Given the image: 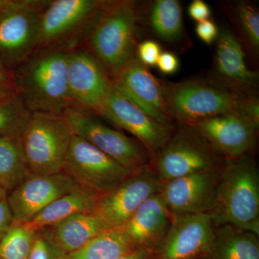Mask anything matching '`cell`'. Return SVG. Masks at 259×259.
Returning <instances> with one entry per match:
<instances>
[{"mask_svg": "<svg viewBox=\"0 0 259 259\" xmlns=\"http://www.w3.org/2000/svg\"><path fill=\"white\" fill-rule=\"evenodd\" d=\"M112 83L153 118L166 125H175L167 106V84L158 79L137 58L120 71Z\"/></svg>", "mask_w": 259, "mask_h": 259, "instance_id": "16", "label": "cell"}, {"mask_svg": "<svg viewBox=\"0 0 259 259\" xmlns=\"http://www.w3.org/2000/svg\"><path fill=\"white\" fill-rule=\"evenodd\" d=\"M98 115L136 137L147 149L151 160L166 144L175 127L153 118L112 84Z\"/></svg>", "mask_w": 259, "mask_h": 259, "instance_id": "12", "label": "cell"}, {"mask_svg": "<svg viewBox=\"0 0 259 259\" xmlns=\"http://www.w3.org/2000/svg\"><path fill=\"white\" fill-rule=\"evenodd\" d=\"M226 161L194 126L175 124L171 136L153 156L151 165L164 183L192 174L219 169Z\"/></svg>", "mask_w": 259, "mask_h": 259, "instance_id": "6", "label": "cell"}, {"mask_svg": "<svg viewBox=\"0 0 259 259\" xmlns=\"http://www.w3.org/2000/svg\"><path fill=\"white\" fill-rule=\"evenodd\" d=\"M135 249L122 228H109L68 254L66 259H119Z\"/></svg>", "mask_w": 259, "mask_h": 259, "instance_id": "25", "label": "cell"}, {"mask_svg": "<svg viewBox=\"0 0 259 259\" xmlns=\"http://www.w3.org/2000/svg\"><path fill=\"white\" fill-rule=\"evenodd\" d=\"M63 171L98 197L110 193L134 172L74 134Z\"/></svg>", "mask_w": 259, "mask_h": 259, "instance_id": "9", "label": "cell"}, {"mask_svg": "<svg viewBox=\"0 0 259 259\" xmlns=\"http://www.w3.org/2000/svg\"><path fill=\"white\" fill-rule=\"evenodd\" d=\"M8 0H0V15L3 13L5 7L8 4Z\"/></svg>", "mask_w": 259, "mask_h": 259, "instance_id": "41", "label": "cell"}, {"mask_svg": "<svg viewBox=\"0 0 259 259\" xmlns=\"http://www.w3.org/2000/svg\"><path fill=\"white\" fill-rule=\"evenodd\" d=\"M212 14L210 8L202 0H194L188 7V15L197 23L208 20Z\"/></svg>", "mask_w": 259, "mask_h": 259, "instance_id": "35", "label": "cell"}, {"mask_svg": "<svg viewBox=\"0 0 259 259\" xmlns=\"http://www.w3.org/2000/svg\"><path fill=\"white\" fill-rule=\"evenodd\" d=\"M209 213L173 214L166 236L153 259H199L206 256L214 239Z\"/></svg>", "mask_w": 259, "mask_h": 259, "instance_id": "14", "label": "cell"}, {"mask_svg": "<svg viewBox=\"0 0 259 259\" xmlns=\"http://www.w3.org/2000/svg\"><path fill=\"white\" fill-rule=\"evenodd\" d=\"M99 198L91 192L77 189L56 199L24 224L36 231L54 226L76 213L93 212Z\"/></svg>", "mask_w": 259, "mask_h": 259, "instance_id": "24", "label": "cell"}, {"mask_svg": "<svg viewBox=\"0 0 259 259\" xmlns=\"http://www.w3.org/2000/svg\"><path fill=\"white\" fill-rule=\"evenodd\" d=\"M164 183L151 163L136 170L110 193L100 197L94 209L108 228H120L147 199L161 192Z\"/></svg>", "mask_w": 259, "mask_h": 259, "instance_id": "11", "label": "cell"}, {"mask_svg": "<svg viewBox=\"0 0 259 259\" xmlns=\"http://www.w3.org/2000/svg\"><path fill=\"white\" fill-rule=\"evenodd\" d=\"M107 1H45L40 14L38 49L70 51L86 40Z\"/></svg>", "mask_w": 259, "mask_h": 259, "instance_id": "7", "label": "cell"}, {"mask_svg": "<svg viewBox=\"0 0 259 259\" xmlns=\"http://www.w3.org/2000/svg\"><path fill=\"white\" fill-rule=\"evenodd\" d=\"M156 66L163 74H174L177 72L180 68V60L175 53L166 51L161 53Z\"/></svg>", "mask_w": 259, "mask_h": 259, "instance_id": "34", "label": "cell"}, {"mask_svg": "<svg viewBox=\"0 0 259 259\" xmlns=\"http://www.w3.org/2000/svg\"><path fill=\"white\" fill-rule=\"evenodd\" d=\"M44 229L65 253L69 254L109 228L97 214L80 212Z\"/></svg>", "mask_w": 259, "mask_h": 259, "instance_id": "22", "label": "cell"}, {"mask_svg": "<svg viewBox=\"0 0 259 259\" xmlns=\"http://www.w3.org/2000/svg\"><path fill=\"white\" fill-rule=\"evenodd\" d=\"M172 219L173 214L160 192L147 199L120 228L127 233L136 248L155 251L166 236Z\"/></svg>", "mask_w": 259, "mask_h": 259, "instance_id": "21", "label": "cell"}, {"mask_svg": "<svg viewBox=\"0 0 259 259\" xmlns=\"http://www.w3.org/2000/svg\"><path fill=\"white\" fill-rule=\"evenodd\" d=\"M80 188L64 171L46 176L30 175L8 194L15 223H27L56 199Z\"/></svg>", "mask_w": 259, "mask_h": 259, "instance_id": "15", "label": "cell"}, {"mask_svg": "<svg viewBox=\"0 0 259 259\" xmlns=\"http://www.w3.org/2000/svg\"><path fill=\"white\" fill-rule=\"evenodd\" d=\"M14 218L7 198L0 201V241L14 223Z\"/></svg>", "mask_w": 259, "mask_h": 259, "instance_id": "36", "label": "cell"}, {"mask_svg": "<svg viewBox=\"0 0 259 259\" xmlns=\"http://www.w3.org/2000/svg\"><path fill=\"white\" fill-rule=\"evenodd\" d=\"M74 133L64 114L31 113L21 137L30 175L63 171Z\"/></svg>", "mask_w": 259, "mask_h": 259, "instance_id": "5", "label": "cell"}, {"mask_svg": "<svg viewBox=\"0 0 259 259\" xmlns=\"http://www.w3.org/2000/svg\"><path fill=\"white\" fill-rule=\"evenodd\" d=\"M191 125L226 160L250 154L256 144L258 130L237 112L215 116Z\"/></svg>", "mask_w": 259, "mask_h": 259, "instance_id": "18", "label": "cell"}, {"mask_svg": "<svg viewBox=\"0 0 259 259\" xmlns=\"http://www.w3.org/2000/svg\"><path fill=\"white\" fill-rule=\"evenodd\" d=\"M161 44L148 39L139 42L136 50V58L146 67H155L162 53Z\"/></svg>", "mask_w": 259, "mask_h": 259, "instance_id": "31", "label": "cell"}, {"mask_svg": "<svg viewBox=\"0 0 259 259\" xmlns=\"http://www.w3.org/2000/svg\"><path fill=\"white\" fill-rule=\"evenodd\" d=\"M0 88L10 93H15L13 74L0 61Z\"/></svg>", "mask_w": 259, "mask_h": 259, "instance_id": "37", "label": "cell"}, {"mask_svg": "<svg viewBox=\"0 0 259 259\" xmlns=\"http://www.w3.org/2000/svg\"><path fill=\"white\" fill-rule=\"evenodd\" d=\"M246 93L215 78L167 84L166 102L175 124L193 125L215 116L237 112Z\"/></svg>", "mask_w": 259, "mask_h": 259, "instance_id": "4", "label": "cell"}, {"mask_svg": "<svg viewBox=\"0 0 259 259\" xmlns=\"http://www.w3.org/2000/svg\"><path fill=\"white\" fill-rule=\"evenodd\" d=\"M31 113L20 97L11 94L0 101V137H22Z\"/></svg>", "mask_w": 259, "mask_h": 259, "instance_id": "28", "label": "cell"}, {"mask_svg": "<svg viewBox=\"0 0 259 259\" xmlns=\"http://www.w3.org/2000/svg\"><path fill=\"white\" fill-rule=\"evenodd\" d=\"M11 94L13 93H10L9 92L5 90L4 89L0 88V101H1V100H4V99L9 96V95H11Z\"/></svg>", "mask_w": 259, "mask_h": 259, "instance_id": "39", "label": "cell"}, {"mask_svg": "<svg viewBox=\"0 0 259 259\" xmlns=\"http://www.w3.org/2000/svg\"><path fill=\"white\" fill-rule=\"evenodd\" d=\"M30 176L21 137H0V186L8 194Z\"/></svg>", "mask_w": 259, "mask_h": 259, "instance_id": "26", "label": "cell"}, {"mask_svg": "<svg viewBox=\"0 0 259 259\" xmlns=\"http://www.w3.org/2000/svg\"><path fill=\"white\" fill-rule=\"evenodd\" d=\"M209 214L214 228L231 226L259 236V170L251 155L226 160Z\"/></svg>", "mask_w": 259, "mask_h": 259, "instance_id": "2", "label": "cell"}, {"mask_svg": "<svg viewBox=\"0 0 259 259\" xmlns=\"http://www.w3.org/2000/svg\"><path fill=\"white\" fill-rule=\"evenodd\" d=\"M68 53L38 49L12 71L15 93L30 113L63 115L74 107L68 87Z\"/></svg>", "mask_w": 259, "mask_h": 259, "instance_id": "1", "label": "cell"}, {"mask_svg": "<svg viewBox=\"0 0 259 259\" xmlns=\"http://www.w3.org/2000/svg\"><path fill=\"white\" fill-rule=\"evenodd\" d=\"M67 81L74 107L98 115L112 83L101 64L87 48L76 47L69 51Z\"/></svg>", "mask_w": 259, "mask_h": 259, "instance_id": "13", "label": "cell"}, {"mask_svg": "<svg viewBox=\"0 0 259 259\" xmlns=\"http://www.w3.org/2000/svg\"><path fill=\"white\" fill-rule=\"evenodd\" d=\"M140 30L173 49L187 50L190 38L186 31L183 10L177 0H155L138 4Z\"/></svg>", "mask_w": 259, "mask_h": 259, "instance_id": "19", "label": "cell"}, {"mask_svg": "<svg viewBox=\"0 0 259 259\" xmlns=\"http://www.w3.org/2000/svg\"><path fill=\"white\" fill-rule=\"evenodd\" d=\"M35 231L23 223H13L0 241V259H28Z\"/></svg>", "mask_w": 259, "mask_h": 259, "instance_id": "29", "label": "cell"}, {"mask_svg": "<svg viewBox=\"0 0 259 259\" xmlns=\"http://www.w3.org/2000/svg\"><path fill=\"white\" fill-rule=\"evenodd\" d=\"M214 58V78L246 93H256L259 76L248 69L238 37L227 28H220Z\"/></svg>", "mask_w": 259, "mask_h": 259, "instance_id": "20", "label": "cell"}, {"mask_svg": "<svg viewBox=\"0 0 259 259\" xmlns=\"http://www.w3.org/2000/svg\"><path fill=\"white\" fill-rule=\"evenodd\" d=\"M222 168L164 182L161 197L172 214L210 212Z\"/></svg>", "mask_w": 259, "mask_h": 259, "instance_id": "17", "label": "cell"}, {"mask_svg": "<svg viewBox=\"0 0 259 259\" xmlns=\"http://www.w3.org/2000/svg\"><path fill=\"white\" fill-rule=\"evenodd\" d=\"M67 255L45 229L35 231L28 259H66Z\"/></svg>", "mask_w": 259, "mask_h": 259, "instance_id": "30", "label": "cell"}, {"mask_svg": "<svg viewBox=\"0 0 259 259\" xmlns=\"http://www.w3.org/2000/svg\"><path fill=\"white\" fill-rule=\"evenodd\" d=\"M258 235L231 226L214 228L208 259H259Z\"/></svg>", "mask_w": 259, "mask_h": 259, "instance_id": "23", "label": "cell"}, {"mask_svg": "<svg viewBox=\"0 0 259 259\" xmlns=\"http://www.w3.org/2000/svg\"><path fill=\"white\" fill-rule=\"evenodd\" d=\"M237 112L258 130L259 126V100L256 93L246 94L242 97Z\"/></svg>", "mask_w": 259, "mask_h": 259, "instance_id": "32", "label": "cell"}, {"mask_svg": "<svg viewBox=\"0 0 259 259\" xmlns=\"http://www.w3.org/2000/svg\"><path fill=\"white\" fill-rule=\"evenodd\" d=\"M154 251L147 248H136L119 259H153Z\"/></svg>", "mask_w": 259, "mask_h": 259, "instance_id": "38", "label": "cell"}, {"mask_svg": "<svg viewBox=\"0 0 259 259\" xmlns=\"http://www.w3.org/2000/svg\"><path fill=\"white\" fill-rule=\"evenodd\" d=\"M7 197H8V192L0 186V201L6 199Z\"/></svg>", "mask_w": 259, "mask_h": 259, "instance_id": "40", "label": "cell"}, {"mask_svg": "<svg viewBox=\"0 0 259 259\" xmlns=\"http://www.w3.org/2000/svg\"><path fill=\"white\" fill-rule=\"evenodd\" d=\"M64 115L75 135L126 168L136 171L151 163V156L144 145L105 125L91 112L71 107Z\"/></svg>", "mask_w": 259, "mask_h": 259, "instance_id": "10", "label": "cell"}, {"mask_svg": "<svg viewBox=\"0 0 259 259\" xmlns=\"http://www.w3.org/2000/svg\"><path fill=\"white\" fill-rule=\"evenodd\" d=\"M44 3L8 0L0 15V61L11 72L37 50Z\"/></svg>", "mask_w": 259, "mask_h": 259, "instance_id": "8", "label": "cell"}, {"mask_svg": "<svg viewBox=\"0 0 259 259\" xmlns=\"http://www.w3.org/2000/svg\"><path fill=\"white\" fill-rule=\"evenodd\" d=\"M220 28L212 20H206L197 23L195 32L197 37L207 45H212L217 40Z\"/></svg>", "mask_w": 259, "mask_h": 259, "instance_id": "33", "label": "cell"}, {"mask_svg": "<svg viewBox=\"0 0 259 259\" xmlns=\"http://www.w3.org/2000/svg\"><path fill=\"white\" fill-rule=\"evenodd\" d=\"M140 34L138 3L107 1L86 41L111 81L136 59Z\"/></svg>", "mask_w": 259, "mask_h": 259, "instance_id": "3", "label": "cell"}, {"mask_svg": "<svg viewBox=\"0 0 259 259\" xmlns=\"http://www.w3.org/2000/svg\"><path fill=\"white\" fill-rule=\"evenodd\" d=\"M231 20L239 32L242 41L255 56L259 51V12L255 5L245 1L233 3Z\"/></svg>", "mask_w": 259, "mask_h": 259, "instance_id": "27", "label": "cell"}]
</instances>
